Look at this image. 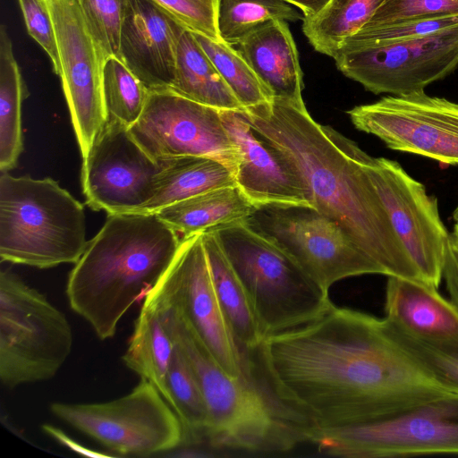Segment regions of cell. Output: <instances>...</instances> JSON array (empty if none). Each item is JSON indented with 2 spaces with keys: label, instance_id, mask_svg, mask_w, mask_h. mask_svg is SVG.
<instances>
[{
  "label": "cell",
  "instance_id": "3957f363",
  "mask_svg": "<svg viewBox=\"0 0 458 458\" xmlns=\"http://www.w3.org/2000/svg\"><path fill=\"white\" fill-rule=\"evenodd\" d=\"M182 240L156 213L108 214L68 276L71 309L99 339L113 337L124 314L168 269Z\"/></svg>",
  "mask_w": 458,
  "mask_h": 458
},
{
  "label": "cell",
  "instance_id": "d590c367",
  "mask_svg": "<svg viewBox=\"0 0 458 458\" xmlns=\"http://www.w3.org/2000/svg\"><path fill=\"white\" fill-rule=\"evenodd\" d=\"M182 25L210 39L222 40L218 30L220 0H155Z\"/></svg>",
  "mask_w": 458,
  "mask_h": 458
},
{
  "label": "cell",
  "instance_id": "ab89813d",
  "mask_svg": "<svg viewBox=\"0 0 458 458\" xmlns=\"http://www.w3.org/2000/svg\"><path fill=\"white\" fill-rule=\"evenodd\" d=\"M42 429L51 437L58 441L60 444L65 445L66 447L70 448L71 450L83 454L87 456H92V457H110L111 454H102L96 451H92L85 446H82L79 445L77 442H75L73 439H72L70 437H68L64 432L60 430L59 428H56L51 425L44 424L42 426Z\"/></svg>",
  "mask_w": 458,
  "mask_h": 458
},
{
  "label": "cell",
  "instance_id": "d6a6232c",
  "mask_svg": "<svg viewBox=\"0 0 458 458\" xmlns=\"http://www.w3.org/2000/svg\"><path fill=\"white\" fill-rule=\"evenodd\" d=\"M456 25H458V13H435L392 22L365 25L345 39L338 51L354 50L403 41L432 34Z\"/></svg>",
  "mask_w": 458,
  "mask_h": 458
},
{
  "label": "cell",
  "instance_id": "603a6c76",
  "mask_svg": "<svg viewBox=\"0 0 458 458\" xmlns=\"http://www.w3.org/2000/svg\"><path fill=\"white\" fill-rule=\"evenodd\" d=\"M214 288L231 333L248 358L265 339L245 289L211 231L202 233Z\"/></svg>",
  "mask_w": 458,
  "mask_h": 458
},
{
  "label": "cell",
  "instance_id": "836d02e7",
  "mask_svg": "<svg viewBox=\"0 0 458 458\" xmlns=\"http://www.w3.org/2000/svg\"><path fill=\"white\" fill-rule=\"evenodd\" d=\"M383 319L387 335L400 348L437 380L458 393V346L437 345L416 339Z\"/></svg>",
  "mask_w": 458,
  "mask_h": 458
},
{
  "label": "cell",
  "instance_id": "1f68e13d",
  "mask_svg": "<svg viewBox=\"0 0 458 458\" xmlns=\"http://www.w3.org/2000/svg\"><path fill=\"white\" fill-rule=\"evenodd\" d=\"M103 100L107 119L133 125L140 117L149 90L117 56L103 66Z\"/></svg>",
  "mask_w": 458,
  "mask_h": 458
},
{
  "label": "cell",
  "instance_id": "52a82bcc",
  "mask_svg": "<svg viewBox=\"0 0 458 458\" xmlns=\"http://www.w3.org/2000/svg\"><path fill=\"white\" fill-rule=\"evenodd\" d=\"M72 331L46 296L0 273V379L13 388L52 378L72 352Z\"/></svg>",
  "mask_w": 458,
  "mask_h": 458
},
{
  "label": "cell",
  "instance_id": "74e56055",
  "mask_svg": "<svg viewBox=\"0 0 458 458\" xmlns=\"http://www.w3.org/2000/svg\"><path fill=\"white\" fill-rule=\"evenodd\" d=\"M453 13H458V0H386L365 25L392 22L422 15Z\"/></svg>",
  "mask_w": 458,
  "mask_h": 458
},
{
  "label": "cell",
  "instance_id": "7a4b0ae2",
  "mask_svg": "<svg viewBox=\"0 0 458 458\" xmlns=\"http://www.w3.org/2000/svg\"><path fill=\"white\" fill-rule=\"evenodd\" d=\"M242 113L297 173L313 207L335 221L384 276L422 281L363 167L365 151L317 123L304 102L273 99Z\"/></svg>",
  "mask_w": 458,
  "mask_h": 458
},
{
  "label": "cell",
  "instance_id": "6da1fadb",
  "mask_svg": "<svg viewBox=\"0 0 458 458\" xmlns=\"http://www.w3.org/2000/svg\"><path fill=\"white\" fill-rule=\"evenodd\" d=\"M250 360L258 381L310 437L458 394L400 348L383 318L335 304L267 336Z\"/></svg>",
  "mask_w": 458,
  "mask_h": 458
},
{
  "label": "cell",
  "instance_id": "f1b7e54d",
  "mask_svg": "<svg viewBox=\"0 0 458 458\" xmlns=\"http://www.w3.org/2000/svg\"><path fill=\"white\" fill-rule=\"evenodd\" d=\"M165 401L180 419L185 438H204L208 424L205 397L188 360L176 345L166 377Z\"/></svg>",
  "mask_w": 458,
  "mask_h": 458
},
{
  "label": "cell",
  "instance_id": "7bdbcfd3",
  "mask_svg": "<svg viewBox=\"0 0 458 458\" xmlns=\"http://www.w3.org/2000/svg\"><path fill=\"white\" fill-rule=\"evenodd\" d=\"M453 232L458 236V223L454 224Z\"/></svg>",
  "mask_w": 458,
  "mask_h": 458
},
{
  "label": "cell",
  "instance_id": "484cf974",
  "mask_svg": "<svg viewBox=\"0 0 458 458\" xmlns=\"http://www.w3.org/2000/svg\"><path fill=\"white\" fill-rule=\"evenodd\" d=\"M170 89L219 110L244 108L188 29L179 41L174 80Z\"/></svg>",
  "mask_w": 458,
  "mask_h": 458
},
{
  "label": "cell",
  "instance_id": "f35d334b",
  "mask_svg": "<svg viewBox=\"0 0 458 458\" xmlns=\"http://www.w3.org/2000/svg\"><path fill=\"white\" fill-rule=\"evenodd\" d=\"M451 301L458 308V236L450 233L446 245L443 276Z\"/></svg>",
  "mask_w": 458,
  "mask_h": 458
},
{
  "label": "cell",
  "instance_id": "2e32d148",
  "mask_svg": "<svg viewBox=\"0 0 458 458\" xmlns=\"http://www.w3.org/2000/svg\"><path fill=\"white\" fill-rule=\"evenodd\" d=\"M54 21L60 74L82 158L106 123L103 66L106 56L90 35L79 0H47Z\"/></svg>",
  "mask_w": 458,
  "mask_h": 458
},
{
  "label": "cell",
  "instance_id": "5bb4252c",
  "mask_svg": "<svg viewBox=\"0 0 458 458\" xmlns=\"http://www.w3.org/2000/svg\"><path fill=\"white\" fill-rule=\"evenodd\" d=\"M363 167L422 281L438 288L450 233L437 199L394 160L366 154Z\"/></svg>",
  "mask_w": 458,
  "mask_h": 458
},
{
  "label": "cell",
  "instance_id": "9a60e30c",
  "mask_svg": "<svg viewBox=\"0 0 458 458\" xmlns=\"http://www.w3.org/2000/svg\"><path fill=\"white\" fill-rule=\"evenodd\" d=\"M153 289L182 314L226 373H248V359L231 333L214 288L202 233L182 238L173 262Z\"/></svg>",
  "mask_w": 458,
  "mask_h": 458
},
{
  "label": "cell",
  "instance_id": "7402d4cb",
  "mask_svg": "<svg viewBox=\"0 0 458 458\" xmlns=\"http://www.w3.org/2000/svg\"><path fill=\"white\" fill-rule=\"evenodd\" d=\"M149 199L138 211L159 209L195 195L237 186L234 173L223 162L205 156H179L158 162Z\"/></svg>",
  "mask_w": 458,
  "mask_h": 458
},
{
  "label": "cell",
  "instance_id": "4dcf8cb0",
  "mask_svg": "<svg viewBox=\"0 0 458 458\" xmlns=\"http://www.w3.org/2000/svg\"><path fill=\"white\" fill-rule=\"evenodd\" d=\"M194 36L244 108L273 100L238 49L223 40L216 41L198 33Z\"/></svg>",
  "mask_w": 458,
  "mask_h": 458
},
{
  "label": "cell",
  "instance_id": "e575fe53",
  "mask_svg": "<svg viewBox=\"0 0 458 458\" xmlns=\"http://www.w3.org/2000/svg\"><path fill=\"white\" fill-rule=\"evenodd\" d=\"M88 30L107 57L118 56L127 0H79Z\"/></svg>",
  "mask_w": 458,
  "mask_h": 458
},
{
  "label": "cell",
  "instance_id": "8d00e7d4",
  "mask_svg": "<svg viewBox=\"0 0 458 458\" xmlns=\"http://www.w3.org/2000/svg\"><path fill=\"white\" fill-rule=\"evenodd\" d=\"M29 34L46 51L53 71L59 76L61 65L56 34L47 0H18Z\"/></svg>",
  "mask_w": 458,
  "mask_h": 458
},
{
  "label": "cell",
  "instance_id": "83f0119b",
  "mask_svg": "<svg viewBox=\"0 0 458 458\" xmlns=\"http://www.w3.org/2000/svg\"><path fill=\"white\" fill-rule=\"evenodd\" d=\"M386 0H330L317 14L303 17L302 31L318 53L334 57Z\"/></svg>",
  "mask_w": 458,
  "mask_h": 458
},
{
  "label": "cell",
  "instance_id": "60d3db41",
  "mask_svg": "<svg viewBox=\"0 0 458 458\" xmlns=\"http://www.w3.org/2000/svg\"><path fill=\"white\" fill-rule=\"evenodd\" d=\"M296 6L304 17H310L319 13L330 0H284Z\"/></svg>",
  "mask_w": 458,
  "mask_h": 458
},
{
  "label": "cell",
  "instance_id": "7c38bea8",
  "mask_svg": "<svg viewBox=\"0 0 458 458\" xmlns=\"http://www.w3.org/2000/svg\"><path fill=\"white\" fill-rule=\"evenodd\" d=\"M352 124L393 150L458 165V103L420 91L349 110Z\"/></svg>",
  "mask_w": 458,
  "mask_h": 458
},
{
  "label": "cell",
  "instance_id": "ac0fdd59",
  "mask_svg": "<svg viewBox=\"0 0 458 458\" xmlns=\"http://www.w3.org/2000/svg\"><path fill=\"white\" fill-rule=\"evenodd\" d=\"M186 29L155 0H127L117 57L149 91L171 89Z\"/></svg>",
  "mask_w": 458,
  "mask_h": 458
},
{
  "label": "cell",
  "instance_id": "e0dca14e",
  "mask_svg": "<svg viewBox=\"0 0 458 458\" xmlns=\"http://www.w3.org/2000/svg\"><path fill=\"white\" fill-rule=\"evenodd\" d=\"M160 165L133 139L129 127L107 119L83 157L87 205L107 214L136 212L149 199Z\"/></svg>",
  "mask_w": 458,
  "mask_h": 458
},
{
  "label": "cell",
  "instance_id": "8992f818",
  "mask_svg": "<svg viewBox=\"0 0 458 458\" xmlns=\"http://www.w3.org/2000/svg\"><path fill=\"white\" fill-rule=\"evenodd\" d=\"M208 231L241 280L265 338L312 322L334 305L327 291L245 220Z\"/></svg>",
  "mask_w": 458,
  "mask_h": 458
},
{
  "label": "cell",
  "instance_id": "44dd1931",
  "mask_svg": "<svg viewBox=\"0 0 458 458\" xmlns=\"http://www.w3.org/2000/svg\"><path fill=\"white\" fill-rule=\"evenodd\" d=\"M273 99L303 103L302 72L295 42L285 21H270L237 46Z\"/></svg>",
  "mask_w": 458,
  "mask_h": 458
},
{
  "label": "cell",
  "instance_id": "cb8c5ba5",
  "mask_svg": "<svg viewBox=\"0 0 458 458\" xmlns=\"http://www.w3.org/2000/svg\"><path fill=\"white\" fill-rule=\"evenodd\" d=\"M255 208L238 186H232L185 199L156 214L183 238L244 220Z\"/></svg>",
  "mask_w": 458,
  "mask_h": 458
},
{
  "label": "cell",
  "instance_id": "d6986e66",
  "mask_svg": "<svg viewBox=\"0 0 458 458\" xmlns=\"http://www.w3.org/2000/svg\"><path fill=\"white\" fill-rule=\"evenodd\" d=\"M221 115L240 155L236 184L253 206L314 208L297 173L276 148L252 129L242 111L221 110Z\"/></svg>",
  "mask_w": 458,
  "mask_h": 458
},
{
  "label": "cell",
  "instance_id": "5b68a950",
  "mask_svg": "<svg viewBox=\"0 0 458 458\" xmlns=\"http://www.w3.org/2000/svg\"><path fill=\"white\" fill-rule=\"evenodd\" d=\"M82 204L52 178L0 175V258L37 268L75 264L83 254Z\"/></svg>",
  "mask_w": 458,
  "mask_h": 458
},
{
  "label": "cell",
  "instance_id": "9c48e42d",
  "mask_svg": "<svg viewBox=\"0 0 458 458\" xmlns=\"http://www.w3.org/2000/svg\"><path fill=\"white\" fill-rule=\"evenodd\" d=\"M51 412L118 455L150 456L185 441L183 426L157 388L141 378L129 394L94 403H53Z\"/></svg>",
  "mask_w": 458,
  "mask_h": 458
},
{
  "label": "cell",
  "instance_id": "277c9868",
  "mask_svg": "<svg viewBox=\"0 0 458 458\" xmlns=\"http://www.w3.org/2000/svg\"><path fill=\"white\" fill-rule=\"evenodd\" d=\"M166 331L194 372L208 407L204 438L217 449L253 454L289 452L310 442L301 426L252 371L231 376L214 360L182 314L152 291Z\"/></svg>",
  "mask_w": 458,
  "mask_h": 458
},
{
  "label": "cell",
  "instance_id": "8fae6325",
  "mask_svg": "<svg viewBox=\"0 0 458 458\" xmlns=\"http://www.w3.org/2000/svg\"><path fill=\"white\" fill-rule=\"evenodd\" d=\"M337 69L374 94L423 91L458 67V25L403 41L338 51Z\"/></svg>",
  "mask_w": 458,
  "mask_h": 458
},
{
  "label": "cell",
  "instance_id": "4fadbf2b",
  "mask_svg": "<svg viewBox=\"0 0 458 458\" xmlns=\"http://www.w3.org/2000/svg\"><path fill=\"white\" fill-rule=\"evenodd\" d=\"M129 130L157 163L179 156H205L225 164L235 176L239 151L217 108L170 89L152 90L140 117Z\"/></svg>",
  "mask_w": 458,
  "mask_h": 458
},
{
  "label": "cell",
  "instance_id": "ffe728a7",
  "mask_svg": "<svg viewBox=\"0 0 458 458\" xmlns=\"http://www.w3.org/2000/svg\"><path fill=\"white\" fill-rule=\"evenodd\" d=\"M385 319L424 342L458 346V308L423 281L388 276Z\"/></svg>",
  "mask_w": 458,
  "mask_h": 458
},
{
  "label": "cell",
  "instance_id": "30bf717a",
  "mask_svg": "<svg viewBox=\"0 0 458 458\" xmlns=\"http://www.w3.org/2000/svg\"><path fill=\"white\" fill-rule=\"evenodd\" d=\"M244 220L289 254L327 292L344 278L383 275L335 221L312 207L259 206Z\"/></svg>",
  "mask_w": 458,
  "mask_h": 458
},
{
  "label": "cell",
  "instance_id": "b9f144b4",
  "mask_svg": "<svg viewBox=\"0 0 458 458\" xmlns=\"http://www.w3.org/2000/svg\"><path fill=\"white\" fill-rule=\"evenodd\" d=\"M453 219L455 223H458V205L456 206L453 212Z\"/></svg>",
  "mask_w": 458,
  "mask_h": 458
},
{
  "label": "cell",
  "instance_id": "4316f807",
  "mask_svg": "<svg viewBox=\"0 0 458 458\" xmlns=\"http://www.w3.org/2000/svg\"><path fill=\"white\" fill-rule=\"evenodd\" d=\"M29 92L4 24L0 27V171L17 165L23 150L21 106Z\"/></svg>",
  "mask_w": 458,
  "mask_h": 458
},
{
  "label": "cell",
  "instance_id": "ba28073f",
  "mask_svg": "<svg viewBox=\"0 0 458 458\" xmlns=\"http://www.w3.org/2000/svg\"><path fill=\"white\" fill-rule=\"evenodd\" d=\"M310 442L324 454L348 458L458 454V394L366 423L315 431Z\"/></svg>",
  "mask_w": 458,
  "mask_h": 458
},
{
  "label": "cell",
  "instance_id": "d4e9b609",
  "mask_svg": "<svg viewBox=\"0 0 458 458\" xmlns=\"http://www.w3.org/2000/svg\"><path fill=\"white\" fill-rule=\"evenodd\" d=\"M174 347L158 304L148 293L143 300L123 360L141 378L152 383L165 399L166 377Z\"/></svg>",
  "mask_w": 458,
  "mask_h": 458
},
{
  "label": "cell",
  "instance_id": "f546056e",
  "mask_svg": "<svg viewBox=\"0 0 458 458\" xmlns=\"http://www.w3.org/2000/svg\"><path fill=\"white\" fill-rule=\"evenodd\" d=\"M284 0H220L218 30L221 39L234 47L251 31L270 21H296L303 13Z\"/></svg>",
  "mask_w": 458,
  "mask_h": 458
}]
</instances>
